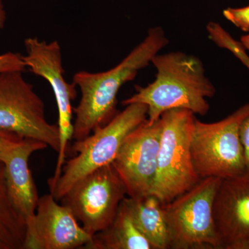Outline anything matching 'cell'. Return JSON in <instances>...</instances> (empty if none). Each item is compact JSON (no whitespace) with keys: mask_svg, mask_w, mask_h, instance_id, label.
Instances as JSON below:
<instances>
[{"mask_svg":"<svg viewBox=\"0 0 249 249\" xmlns=\"http://www.w3.org/2000/svg\"><path fill=\"white\" fill-rule=\"evenodd\" d=\"M168 42L162 28H151L145 38L116 66L98 73L81 71L75 73L73 83L79 88L81 96L78 106L73 108L76 118L72 139L83 140L109 122L118 113L117 95L121 87L148 66Z\"/></svg>","mask_w":249,"mask_h":249,"instance_id":"1","label":"cell"},{"mask_svg":"<svg viewBox=\"0 0 249 249\" xmlns=\"http://www.w3.org/2000/svg\"><path fill=\"white\" fill-rule=\"evenodd\" d=\"M151 63L157 70L155 80L145 87H136V93L122 101L124 106L142 103L147 107V119L155 122L163 113L182 108L200 116L209 112L208 98L216 93L206 76L204 64L196 55L172 52L157 54Z\"/></svg>","mask_w":249,"mask_h":249,"instance_id":"2","label":"cell"},{"mask_svg":"<svg viewBox=\"0 0 249 249\" xmlns=\"http://www.w3.org/2000/svg\"><path fill=\"white\" fill-rule=\"evenodd\" d=\"M196 114L182 108L170 109L160 116L157 170L150 195L163 206L189 191L200 181L192 160L191 145Z\"/></svg>","mask_w":249,"mask_h":249,"instance_id":"3","label":"cell"},{"mask_svg":"<svg viewBox=\"0 0 249 249\" xmlns=\"http://www.w3.org/2000/svg\"><path fill=\"white\" fill-rule=\"evenodd\" d=\"M147 118V106L127 105L107 124L95 129L89 137L73 142L71 152L74 156L65 160L60 178L49 189L55 200H61L81 178L112 163L127 134Z\"/></svg>","mask_w":249,"mask_h":249,"instance_id":"4","label":"cell"},{"mask_svg":"<svg viewBox=\"0 0 249 249\" xmlns=\"http://www.w3.org/2000/svg\"><path fill=\"white\" fill-rule=\"evenodd\" d=\"M249 114V103L217 122L204 123L196 119L191 140V157L201 179H231L245 176L240 129Z\"/></svg>","mask_w":249,"mask_h":249,"instance_id":"5","label":"cell"},{"mask_svg":"<svg viewBox=\"0 0 249 249\" xmlns=\"http://www.w3.org/2000/svg\"><path fill=\"white\" fill-rule=\"evenodd\" d=\"M222 179L201 178L196 186L163 206L169 249H220L213 216Z\"/></svg>","mask_w":249,"mask_h":249,"instance_id":"6","label":"cell"},{"mask_svg":"<svg viewBox=\"0 0 249 249\" xmlns=\"http://www.w3.org/2000/svg\"><path fill=\"white\" fill-rule=\"evenodd\" d=\"M22 71L0 73V129L60 150L58 124H49L45 106Z\"/></svg>","mask_w":249,"mask_h":249,"instance_id":"7","label":"cell"},{"mask_svg":"<svg viewBox=\"0 0 249 249\" xmlns=\"http://www.w3.org/2000/svg\"><path fill=\"white\" fill-rule=\"evenodd\" d=\"M127 196L125 186L111 163L81 178L60 201L93 236L112 224Z\"/></svg>","mask_w":249,"mask_h":249,"instance_id":"8","label":"cell"},{"mask_svg":"<svg viewBox=\"0 0 249 249\" xmlns=\"http://www.w3.org/2000/svg\"><path fill=\"white\" fill-rule=\"evenodd\" d=\"M24 47L27 54L22 55V59L26 67L36 76L48 82L53 89L58 107L60 150L55 173L48 180L49 186L53 187L61 175L69 142L73 136L72 101L76 98V85L65 79L61 47L58 41L47 42L37 37H28L24 40Z\"/></svg>","mask_w":249,"mask_h":249,"instance_id":"9","label":"cell"},{"mask_svg":"<svg viewBox=\"0 0 249 249\" xmlns=\"http://www.w3.org/2000/svg\"><path fill=\"white\" fill-rule=\"evenodd\" d=\"M162 122L147 119L127 134L112 164L122 179L127 196H150L157 170Z\"/></svg>","mask_w":249,"mask_h":249,"instance_id":"10","label":"cell"},{"mask_svg":"<svg viewBox=\"0 0 249 249\" xmlns=\"http://www.w3.org/2000/svg\"><path fill=\"white\" fill-rule=\"evenodd\" d=\"M52 194L39 198L36 214L26 223L23 249H84L92 240L71 211Z\"/></svg>","mask_w":249,"mask_h":249,"instance_id":"11","label":"cell"},{"mask_svg":"<svg viewBox=\"0 0 249 249\" xmlns=\"http://www.w3.org/2000/svg\"><path fill=\"white\" fill-rule=\"evenodd\" d=\"M213 216L220 249H249V178L224 179Z\"/></svg>","mask_w":249,"mask_h":249,"instance_id":"12","label":"cell"},{"mask_svg":"<svg viewBox=\"0 0 249 249\" xmlns=\"http://www.w3.org/2000/svg\"><path fill=\"white\" fill-rule=\"evenodd\" d=\"M47 147L45 143L38 141L24 139L3 162L10 199L26 223L35 216L40 198L29 168V158L34 152Z\"/></svg>","mask_w":249,"mask_h":249,"instance_id":"13","label":"cell"},{"mask_svg":"<svg viewBox=\"0 0 249 249\" xmlns=\"http://www.w3.org/2000/svg\"><path fill=\"white\" fill-rule=\"evenodd\" d=\"M124 201L134 224L150 242L152 249H169V234L164 208L160 201L150 195L141 199L126 196Z\"/></svg>","mask_w":249,"mask_h":249,"instance_id":"14","label":"cell"},{"mask_svg":"<svg viewBox=\"0 0 249 249\" xmlns=\"http://www.w3.org/2000/svg\"><path fill=\"white\" fill-rule=\"evenodd\" d=\"M87 249H152L147 239L139 231L124 200L112 224L92 236Z\"/></svg>","mask_w":249,"mask_h":249,"instance_id":"15","label":"cell"},{"mask_svg":"<svg viewBox=\"0 0 249 249\" xmlns=\"http://www.w3.org/2000/svg\"><path fill=\"white\" fill-rule=\"evenodd\" d=\"M26 231L25 219L10 199L4 164L0 161V249H23Z\"/></svg>","mask_w":249,"mask_h":249,"instance_id":"16","label":"cell"},{"mask_svg":"<svg viewBox=\"0 0 249 249\" xmlns=\"http://www.w3.org/2000/svg\"><path fill=\"white\" fill-rule=\"evenodd\" d=\"M214 42L218 47L230 51L249 70V55L246 49L240 42L236 41L225 29L218 31L214 36Z\"/></svg>","mask_w":249,"mask_h":249,"instance_id":"17","label":"cell"},{"mask_svg":"<svg viewBox=\"0 0 249 249\" xmlns=\"http://www.w3.org/2000/svg\"><path fill=\"white\" fill-rule=\"evenodd\" d=\"M224 18L244 32L249 31V5L242 8H228L223 11Z\"/></svg>","mask_w":249,"mask_h":249,"instance_id":"18","label":"cell"},{"mask_svg":"<svg viewBox=\"0 0 249 249\" xmlns=\"http://www.w3.org/2000/svg\"><path fill=\"white\" fill-rule=\"evenodd\" d=\"M26 68L22 55L13 52L0 55V73L7 71H24Z\"/></svg>","mask_w":249,"mask_h":249,"instance_id":"19","label":"cell"},{"mask_svg":"<svg viewBox=\"0 0 249 249\" xmlns=\"http://www.w3.org/2000/svg\"><path fill=\"white\" fill-rule=\"evenodd\" d=\"M24 139L0 129V161L4 162L11 151Z\"/></svg>","mask_w":249,"mask_h":249,"instance_id":"20","label":"cell"},{"mask_svg":"<svg viewBox=\"0 0 249 249\" xmlns=\"http://www.w3.org/2000/svg\"><path fill=\"white\" fill-rule=\"evenodd\" d=\"M241 142L245 155L246 175L249 178V114L242 121L240 129Z\"/></svg>","mask_w":249,"mask_h":249,"instance_id":"21","label":"cell"},{"mask_svg":"<svg viewBox=\"0 0 249 249\" xmlns=\"http://www.w3.org/2000/svg\"><path fill=\"white\" fill-rule=\"evenodd\" d=\"M6 20V14L5 11L2 0H0V29L4 27Z\"/></svg>","mask_w":249,"mask_h":249,"instance_id":"22","label":"cell"},{"mask_svg":"<svg viewBox=\"0 0 249 249\" xmlns=\"http://www.w3.org/2000/svg\"><path fill=\"white\" fill-rule=\"evenodd\" d=\"M240 43L246 50L249 51V34L241 37Z\"/></svg>","mask_w":249,"mask_h":249,"instance_id":"23","label":"cell"}]
</instances>
